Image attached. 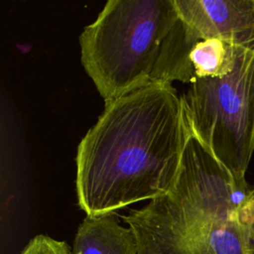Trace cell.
Masks as SVG:
<instances>
[{
	"instance_id": "8",
	"label": "cell",
	"mask_w": 254,
	"mask_h": 254,
	"mask_svg": "<svg viewBox=\"0 0 254 254\" xmlns=\"http://www.w3.org/2000/svg\"><path fill=\"white\" fill-rule=\"evenodd\" d=\"M20 254H72V249L65 241L39 234L29 241Z\"/></svg>"
},
{
	"instance_id": "2",
	"label": "cell",
	"mask_w": 254,
	"mask_h": 254,
	"mask_svg": "<svg viewBox=\"0 0 254 254\" xmlns=\"http://www.w3.org/2000/svg\"><path fill=\"white\" fill-rule=\"evenodd\" d=\"M174 0H109L79 36L81 64L104 101L151 82L169 31Z\"/></svg>"
},
{
	"instance_id": "7",
	"label": "cell",
	"mask_w": 254,
	"mask_h": 254,
	"mask_svg": "<svg viewBox=\"0 0 254 254\" xmlns=\"http://www.w3.org/2000/svg\"><path fill=\"white\" fill-rule=\"evenodd\" d=\"M72 254H138V245L130 227L121 226L114 212L86 215L78 226Z\"/></svg>"
},
{
	"instance_id": "1",
	"label": "cell",
	"mask_w": 254,
	"mask_h": 254,
	"mask_svg": "<svg viewBox=\"0 0 254 254\" xmlns=\"http://www.w3.org/2000/svg\"><path fill=\"white\" fill-rule=\"evenodd\" d=\"M190 132L172 83L150 82L106 101L77 147L79 207L95 216L169 193Z\"/></svg>"
},
{
	"instance_id": "6",
	"label": "cell",
	"mask_w": 254,
	"mask_h": 254,
	"mask_svg": "<svg viewBox=\"0 0 254 254\" xmlns=\"http://www.w3.org/2000/svg\"><path fill=\"white\" fill-rule=\"evenodd\" d=\"M174 4L193 41L222 38L254 49V0H174Z\"/></svg>"
},
{
	"instance_id": "5",
	"label": "cell",
	"mask_w": 254,
	"mask_h": 254,
	"mask_svg": "<svg viewBox=\"0 0 254 254\" xmlns=\"http://www.w3.org/2000/svg\"><path fill=\"white\" fill-rule=\"evenodd\" d=\"M179 213L196 218L254 204L245 177L224 167L191 133L187 139L176 183L168 193Z\"/></svg>"
},
{
	"instance_id": "10",
	"label": "cell",
	"mask_w": 254,
	"mask_h": 254,
	"mask_svg": "<svg viewBox=\"0 0 254 254\" xmlns=\"http://www.w3.org/2000/svg\"><path fill=\"white\" fill-rule=\"evenodd\" d=\"M253 245H254V232H253Z\"/></svg>"
},
{
	"instance_id": "9",
	"label": "cell",
	"mask_w": 254,
	"mask_h": 254,
	"mask_svg": "<svg viewBox=\"0 0 254 254\" xmlns=\"http://www.w3.org/2000/svg\"><path fill=\"white\" fill-rule=\"evenodd\" d=\"M252 194H253V197H254V186L252 187Z\"/></svg>"
},
{
	"instance_id": "3",
	"label": "cell",
	"mask_w": 254,
	"mask_h": 254,
	"mask_svg": "<svg viewBox=\"0 0 254 254\" xmlns=\"http://www.w3.org/2000/svg\"><path fill=\"white\" fill-rule=\"evenodd\" d=\"M181 96L191 133L232 174L245 177L254 153V49L239 47L230 73L197 79Z\"/></svg>"
},
{
	"instance_id": "4",
	"label": "cell",
	"mask_w": 254,
	"mask_h": 254,
	"mask_svg": "<svg viewBox=\"0 0 254 254\" xmlns=\"http://www.w3.org/2000/svg\"><path fill=\"white\" fill-rule=\"evenodd\" d=\"M135 234L138 254H254V217L179 222L160 195L122 216Z\"/></svg>"
}]
</instances>
